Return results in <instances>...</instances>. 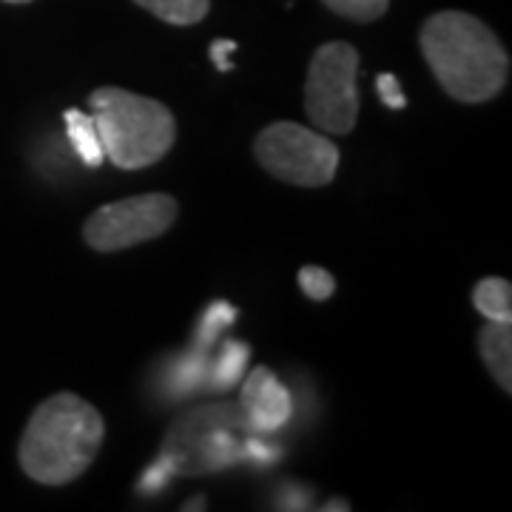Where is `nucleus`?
<instances>
[{"mask_svg":"<svg viewBox=\"0 0 512 512\" xmlns=\"http://www.w3.org/2000/svg\"><path fill=\"white\" fill-rule=\"evenodd\" d=\"M259 165L282 183L299 188H322L333 183L339 168V148L322 131L282 120L262 128L254 140Z\"/></svg>","mask_w":512,"mask_h":512,"instance_id":"nucleus-6","label":"nucleus"},{"mask_svg":"<svg viewBox=\"0 0 512 512\" xmlns=\"http://www.w3.org/2000/svg\"><path fill=\"white\" fill-rule=\"evenodd\" d=\"M476 311L490 322H512V285L501 276H487L473 288Z\"/></svg>","mask_w":512,"mask_h":512,"instance_id":"nucleus-12","label":"nucleus"},{"mask_svg":"<svg viewBox=\"0 0 512 512\" xmlns=\"http://www.w3.org/2000/svg\"><path fill=\"white\" fill-rule=\"evenodd\" d=\"M134 3L171 26H194L211 12V0H134Z\"/></svg>","mask_w":512,"mask_h":512,"instance_id":"nucleus-14","label":"nucleus"},{"mask_svg":"<svg viewBox=\"0 0 512 512\" xmlns=\"http://www.w3.org/2000/svg\"><path fill=\"white\" fill-rule=\"evenodd\" d=\"M248 359H251V348L245 342H225L220 350V356L211 362V376H208V390H217V393H225L231 390L234 384L242 379L245 367H248Z\"/></svg>","mask_w":512,"mask_h":512,"instance_id":"nucleus-13","label":"nucleus"},{"mask_svg":"<svg viewBox=\"0 0 512 512\" xmlns=\"http://www.w3.org/2000/svg\"><path fill=\"white\" fill-rule=\"evenodd\" d=\"M359 52L333 40L319 46L308 66L305 111L311 123L325 134H350L359 120Z\"/></svg>","mask_w":512,"mask_h":512,"instance_id":"nucleus-5","label":"nucleus"},{"mask_svg":"<svg viewBox=\"0 0 512 512\" xmlns=\"http://www.w3.org/2000/svg\"><path fill=\"white\" fill-rule=\"evenodd\" d=\"M174 478V470H171V464L165 461L163 456H157V461L148 467L143 478L137 481V493L140 495H157L160 490L168 487V481Z\"/></svg>","mask_w":512,"mask_h":512,"instance_id":"nucleus-18","label":"nucleus"},{"mask_svg":"<svg viewBox=\"0 0 512 512\" xmlns=\"http://www.w3.org/2000/svg\"><path fill=\"white\" fill-rule=\"evenodd\" d=\"M299 288L313 302H328L333 291H336V279L325 268H319V265H305L299 271Z\"/></svg>","mask_w":512,"mask_h":512,"instance_id":"nucleus-17","label":"nucleus"},{"mask_svg":"<svg viewBox=\"0 0 512 512\" xmlns=\"http://www.w3.org/2000/svg\"><path fill=\"white\" fill-rule=\"evenodd\" d=\"M63 120H66V134L72 140L74 151L80 154V160L86 165H92V168L106 163V154H103V146H100V134H97L92 114L66 109L63 111Z\"/></svg>","mask_w":512,"mask_h":512,"instance_id":"nucleus-11","label":"nucleus"},{"mask_svg":"<svg viewBox=\"0 0 512 512\" xmlns=\"http://www.w3.org/2000/svg\"><path fill=\"white\" fill-rule=\"evenodd\" d=\"M251 433L239 402L205 404L168 427L160 456L171 464L174 476L222 473L245 461V441Z\"/></svg>","mask_w":512,"mask_h":512,"instance_id":"nucleus-4","label":"nucleus"},{"mask_svg":"<svg viewBox=\"0 0 512 512\" xmlns=\"http://www.w3.org/2000/svg\"><path fill=\"white\" fill-rule=\"evenodd\" d=\"M330 12L356 23H373L390 9V0H322Z\"/></svg>","mask_w":512,"mask_h":512,"instance_id":"nucleus-16","label":"nucleus"},{"mask_svg":"<svg viewBox=\"0 0 512 512\" xmlns=\"http://www.w3.org/2000/svg\"><path fill=\"white\" fill-rule=\"evenodd\" d=\"M180 205L168 194H137L100 205L83 225V239L92 251L114 254L140 242L163 237L177 222Z\"/></svg>","mask_w":512,"mask_h":512,"instance_id":"nucleus-7","label":"nucleus"},{"mask_svg":"<svg viewBox=\"0 0 512 512\" xmlns=\"http://www.w3.org/2000/svg\"><path fill=\"white\" fill-rule=\"evenodd\" d=\"M3 3H32V0H3Z\"/></svg>","mask_w":512,"mask_h":512,"instance_id":"nucleus-22","label":"nucleus"},{"mask_svg":"<svg viewBox=\"0 0 512 512\" xmlns=\"http://www.w3.org/2000/svg\"><path fill=\"white\" fill-rule=\"evenodd\" d=\"M89 109L106 160L123 171L160 163L177 140L174 114L154 97L103 86L89 94Z\"/></svg>","mask_w":512,"mask_h":512,"instance_id":"nucleus-3","label":"nucleus"},{"mask_svg":"<svg viewBox=\"0 0 512 512\" xmlns=\"http://www.w3.org/2000/svg\"><path fill=\"white\" fill-rule=\"evenodd\" d=\"M103 439L106 424L97 407L74 393H55L37 404L20 436V470L46 487L72 484L92 467Z\"/></svg>","mask_w":512,"mask_h":512,"instance_id":"nucleus-2","label":"nucleus"},{"mask_svg":"<svg viewBox=\"0 0 512 512\" xmlns=\"http://www.w3.org/2000/svg\"><path fill=\"white\" fill-rule=\"evenodd\" d=\"M376 92H379V100H382L387 109H404L407 106V97H404L396 74H379L376 77Z\"/></svg>","mask_w":512,"mask_h":512,"instance_id":"nucleus-19","label":"nucleus"},{"mask_svg":"<svg viewBox=\"0 0 512 512\" xmlns=\"http://www.w3.org/2000/svg\"><path fill=\"white\" fill-rule=\"evenodd\" d=\"M234 52H237V43H234V40H214V43H211V60L217 63L220 72H231V69H234L231 60H228Z\"/></svg>","mask_w":512,"mask_h":512,"instance_id":"nucleus-20","label":"nucleus"},{"mask_svg":"<svg viewBox=\"0 0 512 512\" xmlns=\"http://www.w3.org/2000/svg\"><path fill=\"white\" fill-rule=\"evenodd\" d=\"M239 407L245 413L248 427L259 436L279 433L293 416L291 390L279 382L274 370H268V367H256L248 373V379L242 382V393H239Z\"/></svg>","mask_w":512,"mask_h":512,"instance_id":"nucleus-8","label":"nucleus"},{"mask_svg":"<svg viewBox=\"0 0 512 512\" xmlns=\"http://www.w3.org/2000/svg\"><path fill=\"white\" fill-rule=\"evenodd\" d=\"M421 55L458 103H487L510 80V55L495 32L467 12H439L421 26Z\"/></svg>","mask_w":512,"mask_h":512,"instance_id":"nucleus-1","label":"nucleus"},{"mask_svg":"<svg viewBox=\"0 0 512 512\" xmlns=\"http://www.w3.org/2000/svg\"><path fill=\"white\" fill-rule=\"evenodd\" d=\"M234 319H237V308H234V305H228V302H214L208 311L202 313L200 328H197V336H194V345L211 350L217 345L222 330L234 325Z\"/></svg>","mask_w":512,"mask_h":512,"instance_id":"nucleus-15","label":"nucleus"},{"mask_svg":"<svg viewBox=\"0 0 512 512\" xmlns=\"http://www.w3.org/2000/svg\"><path fill=\"white\" fill-rule=\"evenodd\" d=\"M322 510H328V512H333V510L348 512L350 504H348V501H345V498H330V504H322Z\"/></svg>","mask_w":512,"mask_h":512,"instance_id":"nucleus-21","label":"nucleus"},{"mask_svg":"<svg viewBox=\"0 0 512 512\" xmlns=\"http://www.w3.org/2000/svg\"><path fill=\"white\" fill-rule=\"evenodd\" d=\"M478 350L498 387L512 393V322H490L478 330Z\"/></svg>","mask_w":512,"mask_h":512,"instance_id":"nucleus-9","label":"nucleus"},{"mask_svg":"<svg viewBox=\"0 0 512 512\" xmlns=\"http://www.w3.org/2000/svg\"><path fill=\"white\" fill-rule=\"evenodd\" d=\"M208 376H211V350L194 345L168 367L163 390L171 399H185V396L200 393L202 387H208Z\"/></svg>","mask_w":512,"mask_h":512,"instance_id":"nucleus-10","label":"nucleus"}]
</instances>
